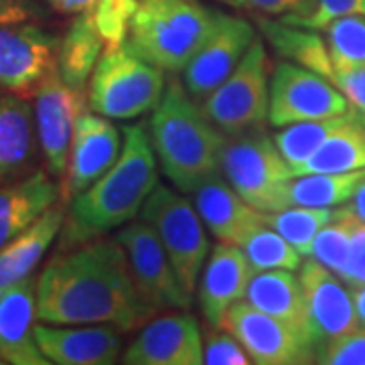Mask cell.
I'll return each instance as SVG.
<instances>
[{
    "instance_id": "obj_1",
    "label": "cell",
    "mask_w": 365,
    "mask_h": 365,
    "mask_svg": "<svg viewBox=\"0 0 365 365\" xmlns=\"http://www.w3.org/2000/svg\"><path fill=\"white\" fill-rule=\"evenodd\" d=\"M155 309L144 300L116 237H98L59 252L37 278V319L49 325H146Z\"/></svg>"
},
{
    "instance_id": "obj_2",
    "label": "cell",
    "mask_w": 365,
    "mask_h": 365,
    "mask_svg": "<svg viewBox=\"0 0 365 365\" xmlns=\"http://www.w3.org/2000/svg\"><path fill=\"white\" fill-rule=\"evenodd\" d=\"M122 134L124 144L114 167L67 203L59 252L78 248L130 223L157 187L158 163L146 126L143 122L132 124Z\"/></svg>"
},
{
    "instance_id": "obj_3",
    "label": "cell",
    "mask_w": 365,
    "mask_h": 365,
    "mask_svg": "<svg viewBox=\"0 0 365 365\" xmlns=\"http://www.w3.org/2000/svg\"><path fill=\"white\" fill-rule=\"evenodd\" d=\"M148 134L163 175L185 195L223 175L222 157L227 136L213 126L181 81L173 79L167 83L153 110Z\"/></svg>"
},
{
    "instance_id": "obj_4",
    "label": "cell",
    "mask_w": 365,
    "mask_h": 365,
    "mask_svg": "<svg viewBox=\"0 0 365 365\" xmlns=\"http://www.w3.org/2000/svg\"><path fill=\"white\" fill-rule=\"evenodd\" d=\"M215 13L201 0H138L126 43L165 73H179L205 43Z\"/></svg>"
},
{
    "instance_id": "obj_5",
    "label": "cell",
    "mask_w": 365,
    "mask_h": 365,
    "mask_svg": "<svg viewBox=\"0 0 365 365\" xmlns=\"http://www.w3.org/2000/svg\"><path fill=\"white\" fill-rule=\"evenodd\" d=\"M165 90V71L132 51L124 41L100 57L88 83V104L91 112L110 120H132L153 112Z\"/></svg>"
},
{
    "instance_id": "obj_6",
    "label": "cell",
    "mask_w": 365,
    "mask_h": 365,
    "mask_svg": "<svg viewBox=\"0 0 365 365\" xmlns=\"http://www.w3.org/2000/svg\"><path fill=\"white\" fill-rule=\"evenodd\" d=\"M140 220L155 230L181 284L193 297L211 252L207 227L195 203L181 191H173L170 187L157 182L140 209Z\"/></svg>"
},
{
    "instance_id": "obj_7",
    "label": "cell",
    "mask_w": 365,
    "mask_h": 365,
    "mask_svg": "<svg viewBox=\"0 0 365 365\" xmlns=\"http://www.w3.org/2000/svg\"><path fill=\"white\" fill-rule=\"evenodd\" d=\"M222 173L240 195L260 211L288 207V185L294 170L282 157L274 136L246 132L225 140Z\"/></svg>"
},
{
    "instance_id": "obj_8",
    "label": "cell",
    "mask_w": 365,
    "mask_h": 365,
    "mask_svg": "<svg viewBox=\"0 0 365 365\" xmlns=\"http://www.w3.org/2000/svg\"><path fill=\"white\" fill-rule=\"evenodd\" d=\"M270 73L268 51L256 39L234 73L201 102L205 116L227 138L264 130L270 114Z\"/></svg>"
},
{
    "instance_id": "obj_9",
    "label": "cell",
    "mask_w": 365,
    "mask_h": 365,
    "mask_svg": "<svg viewBox=\"0 0 365 365\" xmlns=\"http://www.w3.org/2000/svg\"><path fill=\"white\" fill-rule=\"evenodd\" d=\"M355 112L343 91L325 76L292 61L274 63L270 73V114L274 128L307 120L347 116Z\"/></svg>"
},
{
    "instance_id": "obj_10",
    "label": "cell",
    "mask_w": 365,
    "mask_h": 365,
    "mask_svg": "<svg viewBox=\"0 0 365 365\" xmlns=\"http://www.w3.org/2000/svg\"><path fill=\"white\" fill-rule=\"evenodd\" d=\"M116 240L126 252L136 287L155 313L165 309L187 311L191 307V294L181 284L167 250L148 223L132 220L118 230Z\"/></svg>"
},
{
    "instance_id": "obj_11",
    "label": "cell",
    "mask_w": 365,
    "mask_h": 365,
    "mask_svg": "<svg viewBox=\"0 0 365 365\" xmlns=\"http://www.w3.org/2000/svg\"><path fill=\"white\" fill-rule=\"evenodd\" d=\"M299 276L307 309V339L317 361L327 345L357 329L355 302L351 288L313 258L302 262Z\"/></svg>"
},
{
    "instance_id": "obj_12",
    "label": "cell",
    "mask_w": 365,
    "mask_h": 365,
    "mask_svg": "<svg viewBox=\"0 0 365 365\" xmlns=\"http://www.w3.org/2000/svg\"><path fill=\"white\" fill-rule=\"evenodd\" d=\"M61 37L39 23L0 26V90L35 96L45 78L57 67Z\"/></svg>"
},
{
    "instance_id": "obj_13",
    "label": "cell",
    "mask_w": 365,
    "mask_h": 365,
    "mask_svg": "<svg viewBox=\"0 0 365 365\" xmlns=\"http://www.w3.org/2000/svg\"><path fill=\"white\" fill-rule=\"evenodd\" d=\"M256 39V31L246 19L217 11L207 39L182 69V86L189 96L201 104L234 73Z\"/></svg>"
},
{
    "instance_id": "obj_14",
    "label": "cell",
    "mask_w": 365,
    "mask_h": 365,
    "mask_svg": "<svg viewBox=\"0 0 365 365\" xmlns=\"http://www.w3.org/2000/svg\"><path fill=\"white\" fill-rule=\"evenodd\" d=\"M222 329L230 331L248 351L252 364L299 365L314 364L307 341L294 329L268 313L256 309L248 300H237L227 311Z\"/></svg>"
},
{
    "instance_id": "obj_15",
    "label": "cell",
    "mask_w": 365,
    "mask_h": 365,
    "mask_svg": "<svg viewBox=\"0 0 365 365\" xmlns=\"http://www.w3.org/2000/svg\"><path fill=\"white\" fill-rule=\"evenodd\" d=\"M33 110L45 169L59 181L66 175L76 124L83 112V91L69 88L55 67L35 91Z\"/></svg>"
},
{
    "instance_id": "obj_16",
    "label": "cell",
    "mask_w": 365,
    "mask_h": 365,
    "mask_svg": "<svg viewBox=\"0 0 365 365\" xmlns=\"http://www.w3.org/2000/svg\"><path fill=\"white\" fill-rule=\"evenodd\" d=\"M124 134L110 118L96 112H81L69 148L67 169L61 179V201L69 203L102 179L122 153Z\"/></svg>"
},
{
    "instance_id": "obj_17",
    "label": "cell",
    "mask_w": 365,
    "mask_h": 365,
    "mask_svg": "<svg viewBox=\"0 0 365 365\" xmlns=\"http://www.w3.org/2000/svg\"><path fill=\"white\" fill-rule=\"evenodd\" d=\"M120 361L126 365L205 364L197 319L187 311H181L146 323L128 349L122 353Z\"/></svg>"
},
{
    "instance_id": "obj_18",
    "label": "cell",
    "mask_w": 365,
    "mask_h": 365,
    "mask_svg": "<svg viewBox=\"0 0 365 365\" xmlns=\"http://www.w3.org/2000/svg\"><path fill=\"white\" fill-rule=\"evenodd\" d=\"M35 339L55 365H112L124 353V331L114 325L39 323L35 325Z\"/></svg>"
},
{
    "instance_id": "obj_19",
    "label": "cell",
    "mask_w": 365,
    "mask_h": 365,
    "mask_svg": "<svg viewBox=\"0 0 365 365\" xmlns=\"http://www.w3.org/2000/svg\"><path fill=\"white\" fill-rule=\"evenodd\" d=\"M252 276L254 270L240 246L223 242L213 246L197 284L199 309L209 327L222 329L227 311L246 297Z\"/></svg>"
},
{
    "instance_id": "obj_20",
    "label": "cell",
    "mask_w": 365,
    "mask_h": 365,
    "mask_svg": "<svg viewBox=\"0 0 365 365\" xmlns=\"http://www.w3.org/2000/svg\"><path fill=\"white\" fill-rule=\"evenodd\" d=\"M37 278L29 276L0 290V361L13 365H49L35 339Z\"/></svg>"
},
{
    "instance_id": "obj_21",
    "label": "cell",
    "mask_w": 365,
    "mask_h": 365,
    "mask_svg": "<svg viewBox=\"0 0 365 365\" xmlns=\"http://www.w3.org/2000/svg\"><path fill=\"white\" fill-rule=\"evenodd\" d=\"M191 195L205 227L217 242L242 246L258 227L266 225L260 209L250 205L223 175L199 185Z\"/></svg>"
},
{
    "instance_id": "obj_22",
    "label": "cell",
    "mask_w": 365,
    "mask_h": 365,
    "mask_svg": "<svg viewBox=\"0 0 365 365\" xmlns=\"http://www.w3.org/2000/svg\"><path fill=\"white\" fill-rule=\"evenodd\" d=\"M39 150L33 106L23 96L0 90V185L35 173Z\"/></svg>"
},
{
    "instance_id": "obj_23",
    "label": "cell",
    "mask_w": 365,
    "mask_h": 365,
    "mask_svg": "<svg viewBox=\"0 0 365 365\" xmlns=\"http://www.w3.org/2000/svg\"><path fill=\"white\" fill-rule=\"evenodd\" d=\"M59 201L61 185L47 169H37L25 179L0 185V248L29 230Z\"/></svg>"
},
{
    "instance_id": "obj_24",
    "label": "cell",
    "mask_w": 365,
    "mask_h": 365,
    "mask_svg": "<svg viewBox=\"0 0 365 365\" xmlns=\"http://www.w3.org/2000/svg\"><path fill=\"white\" fill-rule=\"evenodd\" d=\"M67 209L63 201L47 209L37 222L0 248V290L33 276L47 250L61 234Z\"/></svg>"
},
{
    "instance_id": "obj_25",
    "label": "cell",
    "mask_w": 365,
    "mask_h": 365,
    "mask_svg": "<svg viewBox=\"0 0 365 365\" xmlns=\"http://www.w3.org/2000/svg\"><path fill=\"white\" fill-rule=\"evenodd\" d=\"M244 300H248L256 309H260L274 319L282 321L290 329H294L309 345L304 292H302L300 276H297L294 270L254 272V276L250 278Z\"/></svg>"
},
{
    "instance_id": "obj_26",
    "label": "cell",
    "mask_w": 365,
    "mask_h": 365,
    "mask_svg": "<svg viewBox=\"0 0 365 365\" xmlns=\"http://www.w3.org/2000/svg\"><path fill=\"white\" fill-rule=\"evenodd\" d=\"M258 26L266 43L278 55H282L287 61H292L297 66L317 71L331 81L335 67L321 31L288 25L280 19H266V16H258Z\"/></svg>"
},
{
    "instance_id": "obj_27",
    "label": "cell",
    "mask_w": 365,
    "mask_h": 365,
    "mask_svg": "<svg viewBox=\"0 0 365 365\" xmlns=\"http://www.w3.org/2000/svg\"><path fill=\"white\" fill-rule=\"evenodd\" d=\"M104 51L106 41L93 19L88 13L76 14L61 37L57 55L59 76L69 88L83 91Z\"/></svg>"
},
{
    "instance_id": "obj_28",
    "label": "cell",
    "mask_w": 365,
    "mask_h": 365,
    "mask_svg": "<svg viewBox=\"0 0 365 365\" xmlns=\"http://www.w3.org/2000/svg\"><path fill=\"white\" fill-rule=\"evenodd\" d=\"M359 169H365V118L361 114L351 118L343 128L329 136L297 170V175L349 173Z\"/></svg>"
},
{
    "instance_id": "obj_29",
    "label": "cell",
    "mask_w": 365,
    "mask_h": 365,
    "mask_svg": "<svg viewBox=\"0 0 365 365\" xmlns=\"http://www.w3.org/2000/svg\"><path fill=\"white\" fill-rule=\"evenodd\" d=\"M365 179V169L349 173H307L288 185V203L302 207H339Z\"/></svg>"
},
{
    "instance_id": "obj_30",
    "label": "cell",
    "mask_w": 365,
    "mask_h": 365,
    "mask_svg": "<svg viewBox=\"0 0 365 365\" xmlns=\"http://www.w3.org/2000/svg\"><path fill=\"white\" fill-rule=\"evenodd\" d=\"M57 14L88 13L106 41V49L126 41L128 23L138 0H45Z\"/></svg>"
},
{
    "instance_id": "obj_31",
    "label": "cell",
    "mask_w": 365,
    "mask_h": 365,
    "mask_svg": "<svg viewBox=\"0 0 365 365\" xmlns=\"http://www.w3.org/2000/svg\"><path fill=\"white\" fill-rule=\"evenodd\" d=\"M357 114L359 112H351L347 116L307 120V122L290 124V126H284L282 130L274 134V143L278 144L282 157L287 158V163L297 175V170L311 158L314 150Z\"/></svg>"
},
{
    "instance_id": "obj_32",
    "label": "cell",
    "mask_w": 365,
    "mask_h": 365,
    "mask_svg": "<svg viewBox=\"0 0 365 365\" xmlns=\"http://www.w3.org/2000/svg\"><path fill=\"white\" fill-rule=\"evenodd\" d=\"M333 215H335V207L288 205L278 211H266L264 222L266 225H270L274 232L282 235L292 248L299 250L304 258H309L314 237L333 220Z\"/></svg>"
},
{
    "instance_id": "obj_33",
    "label": "cell",
    "mask_w": 365,
    "mask_h": 365,
    "mask_svg": "<svg viewBox=\"0 0 365 365\" xmlns=\"http://www.w3.org/2000/svg\"><path fill=\"white\" fill-rule=\"evenodd\" d=\"M357 223V217L351 213V209L345 203L335 207L333 220L327 223L325 227L317 234L313 242L311 256L319 264H323L333 274L343 276L345 264L349 258V250H351V235L353 227Z\"/></svg>"
},
{
    "instance_id": "obj_34",
    "label": "cell",
    "mask_w": 365,
    "mask_h": 365,
    "mask_svg": "<svg viewBox=\"0 0 365 365\" xmlns=\"http://www.w3.org/2000/svg\"><path fill=\"white\" fill-rule=\"evenodd\" d=\"M335 69L365 66V14L351 13L333 19L321 31Z\"/></svg>"
},
{
    "instance_id": "obj_35",
    "label": "cell",
    "mask_w": 365,
    "mask_h": 365,
    "mask_svg": "<svg viewBox=\"0 0 365 365\" xmlns=\"http://www.w3.org/2000/svg\"><path fill=\"white\" fill-rule=\"evenodd\" d=\"M254 272L264 270H300L302 254L270 225H262L240 246Z\"/></svg>"
},
{
    "instance_id": "obj_36",
    "label": "cell",
    "mask_w": 365,
    "mask_h": 365,
    "mask_svg": "<svg viewBox=\"0 0 365 365\" xmlns=\"http://www.w3.org/2000/svg\"><path fill=\"white\" fill-rule=\"evenodd\" d=\"M351 13L365 14V0H304L299 13L280 19V21H284L288 25L323 31L333 19Z\"/></svg>"
},
{
    "instance_id": "obj_37",
    "label": "cell",
    "mask_w": 365,
    "mask_h": 365,
    "mask_svg": "<svg viewBox=\"0 0 365 365\" xmlns=\"http://www.w3.org/2000/svg\"><path fill=\"white\" fill-rule=\"evenodd\" d=\"M203 359L209 365H248L252 364L242 343L225 329L209 333L203 341Z\"/></svg>"
},
{
    "instance_id": "obj_38",
    "label": "cell",
    "mask_w": 365,
    "mask_h": 365,
    "mask_svg": "<svg viewBox=\"0 0 365 365\" xmlns=\"http://www.w3.org/2000/svg\"><path fill=\"white\" fill-rule=\"evenodd\" d=\"M314 364L365 365V327H357L319 353Z\"/></svg>"
},
{
    "instance_id": "obj_39",
    "label": "cell",
    "mask_w": 365,
    "mask_h": 365,
    "mask_svg": "<svg viewBox=\"0 0 365 365\" xmlns=\"http://www.w3.org/2000/svg\"><path fill=\"white\" fill-rule=\"evenodd\" d=\"M51 13L45 0H0V26L43 23Z\"/></svg>"
},
{
    "instance_id": "obj_40",
    "label": "cell",
    "mask_w": 365,
    "mask_h": 365,
    "mask_svg": "<svg viewBox=\"0 0 365 365\" xmlns=\"http://www.w3.org/2000/svg\"><path fill=\"white\" fill-rule=\"evenodd\" d=\"M341 280L349 288L365 284V223L359 220L353 227L351 250H349V258H347Z\"/></svg>"
},
{
    "instance_id": "obj_41",
    "label": "cell",
    "mask_w": 365,
    "mask_h": 365,
    "mask_svg": "<svg viewBox=\"0 0 365 365\" xmlns=\"http://www.w3.org/2000/svg\"><path fill=\"white\" fill-rule=\"evenodd\" d=\"M331 81L343 91L355 112L365 118V66L349 67V69H335Z\"/></svg>"
},
{
    "instance_id": "obj_42",
    "label": "cell",
    "mask_w": 365,
    "mask_h": 365,
    "mask_svg": "<svg viewBox=\"0 0 365 365\" xmlns=\"http://www.w3.org/2000/svg\"><path fill=\"white\" fill-rule=\"evenodd\" d=\"M230 6L266 19H287L302 9L304 0H225Z\"/></svg>"
},
{
    "instance_id": "obj_43",
    "label": "cell",
    "mask_w": 365,
    "mask_h": 365,
    "mask_svg": "<svg viewBox=\"0 0 365 365\" xmlns=\"http://www.w3.org/2000/svg\"><path fill=\"white\" fill-rule=\"evenodd\" d=\"M345 205L351 209V213L359 222L365 223V179L357 185L355 193H353V197Z\"/></svg>"
},
{
    "instance_id": "obj_44",
    "label": "cell",
    "mask_w": 365,
    "mask_h": 365,
    "mask_svg": "<svg viewBox=\"0 0 365 365\" xmlns=\"http://www.w3.org/2000/svg\"><path fill=\"white\" fill-rule=\"evenodd\" d=\"M353 302H355V317H357V327H365V284L351 288Z\"/></svg>"
}]
</instances>
